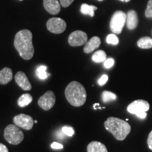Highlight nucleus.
Instances as JSON below:
<instances>
[{
    "instance_id": "obj_9",
    "label": "nucleus",
    "mask_w": 152,
    "mask_h": 152,
    "mask_svg": "<svg viewBox=\"0 0 152 152\" xmlns=\"http://www.w3.org/2000/svg\"><path fill=\"white\" fill-rule=\"evenodd\" d=\"M55 102H56V97H55L54 93L52 91L49 90L45 94L40 96V98L38 100V105L45 111H49L52 109Z\"/></svg>"
},
{
    "instance_id": "obj_22",
    "label": "nucleus",
    "mask_w": 152,
    "mask_h": 152,
    "mask_svg": "<svg viewBox=\"0 0 152 152\" xmlns=\"http://www.w3.org/2000/svg\"><path fill=\"white\" fill-rule=\"evenodd\" d=\"M102 101H103L104 103H107V102L116 99L117 96L116 94H115L111 92H109V91H104V92H102Z\"/></svg>"
},
{
    "instance_id": "obj_20",
    "label": "nucleus",
    "mask_w": 152,
    "mask_h": 152,
    "mask_svg": "<svg viewBox=\"0 0 152 152\" xmlns=\"http://www.w3.org/2000/svg\"><path fill=\"white\" fill-rule=\"evenodd\" d=\"M92 59L95 63L104 62L106 59V54L103 50H99L92 55Z\"/></svg>"
},
{
    "instance_id": "obj_8",
    "label": "nucleus",
    "mask_w": 152,
    "mask_h": 152,
    "mask_svg": "<svg viewBox=\"0 0 152 152\" xmlns=\"http://www.w3.org/2000/svg\"><path fill=\"white\" fill-rule=\"evenodd\" d=\"M68 41V44L72 47L82 46L87 43V35L85 32L76 30L70 34Z\"/></svg>"
},
{
    "instance_id": "obj_17",
    "label": "nucleus",
    "mask_w": 152,
    "mask_h": 152,
    "mask_svg": "<svg viewBox=\"0 0 152 152\" xmlns=\"http://www.w3.org/2000/svg\"><path fill=\"white\" fill-rule=\"evenodd\" d=\"M97 9V7L93 5H88L87 4H83L80 7V12L83 15H89L91 17L94 16V11Z\"/></svg>"
},
{
    "instance_id": "obj_7",
    "label": "nucleus",
    "mask_w": 152,
    "mask_h": 152,
    "mask_svg": "<svg viewBox=\"0 0 152 152\" xmlns=\"http://www.w3.org/2000/svg\"><path fill=\"white\" fill-rule=\"evenodd\" d=\"M47 28L51 33L61 34L65 31L66 23L65 20L60 18H52L47 21Z\"/></svg>"
},
{
    "instance_id": "obj_3",
    "label": "nucleus",
    "mask_w": 152,
    "mask_h": 152,
    "mask_svg": "<svg viewBox=\"0 0 152 152\" xmlns=\"http://www.w3.org/2000/svg\"><path fill=\"white\" fill-rule=\"evenodd\" d=\"M104 127L120 141L124 140L131 131L130 125L126 121L115 117H109L104 122Z\"/></svg>"
},
{
    "instance_id": "obj_34",
    "label": "nucleus",
    "mask_w": 152,
    "mask_h": 152,
    "mask_svg": "<svg viewBox=\"0 0 152 152\" xmlns=\"http://www.w3.org/2000/svg\"><path fill=\"white\" fill-rule=\"evenodd\" d=\"M98 1H104V0H98Z\"/></svg>"
},
{
    "instance_id": "obj_24",
    "label": "nucleus",
    "mask_w": 152,
    "mask_h": 152,
    "mask_svg": "<svg viewBox=\"0 0 152 152\" xmlns=\"http://www.w3.org/2000/svg\"><path fill=\"white\" fill-rule=\"evenodd\" d=\"M61 130L66 134V136L68 137H72L75 134V131H74V129L72 127L64 126L61 128Z\"/></svg>"
},
{
    "instance_id": "obj_14",
    "label": "nucleus",
    "mask_w": 152,
    "mask_h": 152,
    "mask_svg": "<svg viewBox=\"0 0 152 152\" xmlns=\"http://www.w3.org/2000/svg\"><path fill=\"white\" fill-rule=\"evenodd\" d=\"M101 45V39L99 37H93L87 43L84 47V52L86 54H90L93 51L97 49Z\"/></svg>"
},
{
    "instance_id": "obj_2",
    "label": "nucleus",
    "mask_w": 152,
    "mask_h": 152,
    "mask_svg": "<svg viewBox=\"0 0 152 152\" xmlns=\"http://www.w3.org/2000/svg\"><path fill=\"white\" fill-rule=\"evenodd\" d=\"M65 96L68 102L76 107L84 105L87 99L84 86L77 81H73L68 85L65 90Z\"/></svg>"
},
{
    "instance_id": "obj_29",
    "label": "nucleus",
    "mask_w": 152,
    "mask_h": 152,
    "mask_svg": "<svg viewBox=\"0 0 152 152\" xmlns=\"http://www.w3.org/2000/svg\"><path fill=\"white\" fill-rule=\"evenodd\" d=\"M51 147L54 149H61L64 147H63L61 144L58 143V142H53V143L51 144Z\"/></svg>"
},
{
    "instance_id": "obj_21",
    "label": "nucleus",
    "mask_w": 152,
    "mask_h": 152,
    "mask_svg": "<svg viewBox=\"0 0 152 152\" xmlns=\"http://www.w3.org/2000/svg\"><path fill=\"white\" fill-rule=\"evenodd\" d=\"M47 66H38L36 69V75L38 77V78L40 80H45L48 77L49 74L47 72Z\"/></svg>"
},
{
    "instance_id": "obj_15",
    "label": "nucleus",
    "mask_w": 152,
    "mask_h": 152,
    "mask_svg": "<svg viewBox=\"0 0 152 152\" xmlns=\"http://www.w3.org/2000/svg\"><path fill=\"white\" fill-rule=\"evenodd\" d=\"M13 78V72L11 68H4L0 71V85H6Z\"/></svg>"
},
{
    "instance_id": "obj_30",
    "label": "nucleus",
    "mask_w": 152,
    "mask_h": 152,
    "mask_svg": "<svg viewBox=\"0 0 152 152\" xmlns=\"http://www.w3.org/2000/svg\"><path fill=\"white\" fill-rule=\"evenodd\" d=\"M147 144H148V147H149V149L152 151V130L150 132L149 136H148Z\"/></svg>"
},
{
    "instance_id": "obj_10",
    "label": "nucleus",
    "mask_w": 152,
    "mask_h": 152,
    "mask_svg": "<svg viewBox=\"0 0 152 152\" xmlns=\"http://www.w3.org/2000/svg\"><path fill=\"white\" fill-rule=\"evenodd\" d=\"M14 124L24 130H30L33 127V119L30 115L26 114H18L14 118Z\"/></svg>"
},
{
    "instance_id": "obj_18",
    "label": "nucleus",
    "mask_w": 152,
    "mask_h": 152,
    "mask_svg": "<svg viewBox=\"0 0 152 152\" xmlns=\"http://www.w3.org/2000/svg\"><path fill=\"white\" fill-rule=\"evenodd\" d=\"M33 102V96L30 94H22L18 99V105L20 107L23 108Z\"/></svg>"
},
{
    "instance_id": "obj_23",
    "label": "nucleus",
    "mask_w": 152,
    "mask_h": 152,
    "mask_svg": "<svg viewBox=\"0 0 152 152\" xmlns=\"http://www.w3.org/2000/svg\"><path fill=\"white\" fill-rule=\"evenodd\" d=\"M106 42L109 45H117L119 43V39L115 34H109L106 37Z\"/></svg>"
},
{
    "instance_id": "obj_6",
    "label": "nucleus",
    "mask_w": 152,
    "mask_h": 152,
    "mask_svg": "<svg viewBox=\"0 0 152 152\" xmlns=\"http://www.w3.org/2000/svg\"><path fill=\"white\" fill-rule=\"evenodd\" d=\"M127 14L122 11H117L111 17L110 28L114 34H120L126 23Z\"/></svg>"
},
{
    "instance_id": "obj_19",
    "label": "nucleus",
    "mask_w": 152,
    "mask_h": 152,
    "mask_svg": "<svg viewBox=\"0 0 152 152\" xmlns=\"http://www.w3.org/2000/svg\"><path fill=\"white\" fill-rule=\"evenodd\" d=\"M137 46L141 49H151L152 39L149 37H144L140 38L137 42Z\"/></svg>"
},
{
    "instance_id": "obj_32",
    "label": "nucleus",
    "mask_w": 152,
    "mask_h": 152,
    "mask_svg": "<svg viewBox=\"0 0 152 152\" xmlns=\"http://www.w3.org/2000/svg\"><path fill=\"white\" fill-rule=\"evenodd\" d=\"M65 135H66V134L62 132V130H61L60 132L58 131V132L56 133L57 137H58V139H61V140H62V139L64 138V136H65Z\"/></svg>"
},
{
    "instance_id": "obj_35",
    "label": "nucleus",
    "mask_w": 152,
    "mask_h": 152,
    "mask_svg": "<svg viewBox=\"0 0 152 152\" xmlns=\"http://www.w3.org/2000/svg\"><path fill=\"white\" fill-rule=\"evenodd\" d=\"M20 1H23V0H20Z\"/></svg>"
},
{
    "instance_id": "obj_25",
    "label": "nucleus",
    "mask_w": 152,
    "mask_h": 152,
    "mask_svg": "<svg viewBox=\"0 0 152 152\" xmlns=\"http://www.w3.org/2000/svg\"><path fill=\"white\" fill-rule=\"evenodd\" d=\"M145 16L147 18H152V0H149L147 4V9L145 11Z\"/></svg>"
},
{
    "instance_id": "obj_12",
    "label": "nucleus",
    "mask_w": 152,
    "mask_h": 152,
    "mask_svg": "<svg viewBox=\"0 0 152 152\" xmlns=\"http://www.w3.org/2000/svg\"><path fill=\"white\" fill-rule=\"evenodd\" d=\"M44 7L50 14L56 15L60 12L61 6L58 0H44Z\"/></svg>"
},
{
    "instance_id": "obj_1",
    "label": "nucleus",
    "mask_w": 152,
    "mask_h": 152,
    "mask_svg": "<svg viewBox=\"0 0 152 152\" xmlns=\"http://www.w3.org/2000/svg\"><path fill=\"white\" fill-rule=\"evenodd\" d=\"M14 47L19 55L25 60H30L34 56L33 34L29 30L18 32L14 38Z\"/></svg>"
},
{
    "instance_id": "obj_4",
    "label": "nucleus",
    "mask_w": 152,
    "mask_h": 152,
    "mask_svg": "<svg viewBox=\"0 0 152 152\" xmlns=\"http://www.w3.org/2000/svg\"><path fill=\"white\" fill-rule=\"evenodd\" d=\"M150 106L149 102L145 100L138 99L132 102L128 106V111L131 114H134L141 119L147 117V111L149 110Z\"/></svg>"
},
{
    "instance_id": "obj_33",
    "label": "nucleus",
    "mask_w": 152,
    "mask_h": 152,
    "mask_svg": "<svg viewBox=\"0 0 152 152\" xmlns=\"http://www.w3.org/2000/svg\"><path fill=\"white\" fill-rule=\"evenodd\" d=\"M120 1H123V2H128V1H130V0H120Z\"/></svg>"
},
{
    "instance_id": "obj_16",
    "label": "nucleus",
    "mask_w": 152,
    "mask_h": 152,
    "mask_svg": "<svg viewBox=\"0 0 152 152\" xmlns=\"http://www.w3.org/2000/svg\"><path fill=\"white\" fill-rule=\"evenodd\" d=\"M87 152H108L104 144L96 141L90 142L87 146Z\"/></svg>"
},
{
    "instance_id": "obj_13",
    "label": "nucleus",
    "mask_w": 152,
    "mask_h": 152,
    "mask_svg": "<svg viewBox=\"0 0 152 152\" xmlns=\"http://www.w3.org/2000/svg\"><path fill=\"white\" fill-rule=\"evenodd\" d=\"M138 16L135 11H129L127 14L126 25L129 30H134L138 25Z\"/></svg>"
},
{
    "instance_id": "obj_31",
    "label": "nucleus",
    "mask_w": 152,
    "mask_h": 152,
    "mask_svg": "<svg viewBox=\"0 0 152 152\" xmlns=\"http://www.w3.org/2000/svg\"><path fill=\"white\" fill-rule=\"evenodd\" d=\"M0 152H9L8 149L4 144L0 143Z\"/></svg>"
},
{
    "instance_id": "obj_11",
    "label": "nucleus",
    "mask_w": 152,
    "mask_h": 152,
    "mask_svg": "<svg viewBox=\"0 0 152 152\" xmlns=\"http://www.w3.org/2000/svg\"><path fill=\"white\" fill-rule=\"evenodd\" d=\"M15 81L20 88L23 90L28 91L32 89V86L28 80V77L23 72L19 71L15 75Z\"/></svg>"
},
{
    "instance_id": "obj_27",
    "label": "nucleus",
    "mask_w": 152,
    "mask_h": 152,
    "mask_svg": "<svg viewBox=\"0 0 152 152\" xmlns=\"http://www.w3.org/2000/svg\"><path fill=\"white\" fill-rule=\"evenodd\" d=\"M108 79H109L108 75H106V74H104V75H102L99 79L98 84L100 86H103V85H104L106 83H107Z\"/></svg>"
},
{
    "instance_id": "obj_5",
    "label": "nucleus",
    "mask_w": 152,
    "mask_h": 152,
    "mask_svg": "<svg viewBox=\"0 0 152 152\" xmlns=\"http://www.w3.org/2000/svg\"><path fill=\"white\" fill-rule=\"evenodd\" d=\"M4 138L9 144L17 145L24 139L23 133L16 125H9L4 130Z\"/></svg>"
},
{
    "instance_id": "obj_28",
    "label": "nucleus",
    "mask_w": 152,
    "mask_h": 152,
    "mask_svg": "<svg viewBox=\"0 0 152 152\" xmlns=\"http://www.w3.org/2000/svg\"><path fill=\"white\" fill-rule=\"evenodd\" d=\"M59 1L61 6H62L64 8H66V7H68L73 2L74 0H59Z\"/></svg>"
},
{
    "instance_id": "obj_26",
    "label": "nucleus",
    "mask_w": 152,
    "mask_h": 152,
    "mask_svg": "<svg viewBox=\"0 0 152 152\" xmlns=\"http://www.w3.org/2000/svg\"><path fill=\"white\" fill-rule=\"evenodd\" d=\"M114 59L112 58H109L106 59L105 61L104 62V66L106 68H111V67H113V66L114 65Z\"/></svg>"
}]
</instances>
